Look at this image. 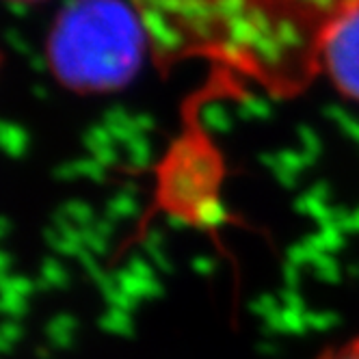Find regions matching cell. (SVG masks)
Segmentation results:
<instances>
[{
	"mask_svg": "<svg viewBox=\"0 0 359 359\" xmlns=\"http://www.w3.org/2000/svg\"><path fill=\"white\" fill-rule=\"evenodd\" d=\"M158 35L277 91L299 89L359 0H143Z\"/></svg>",
	"mask_w": 359,
	"mask_h": 359,
	"instance_id": "1",
	"label": "cell"
},
{
	"mask_svg": "<svg viewBox=\"0 0 359 359\" xmlns=\"http://www.w3.org/2000/svg\"><path fill=\"white\" fill-rule=\"evenodd\" d=\"M143 31L119 0H74L48 37V61L57 79L81 93L119 89L143 57Z\"/></svg>",
	"mask_w": 359,
	"mask_h": 359,
	"instance_id": "2",
	"label": "cell"
},
{
	"mask_svg": "<svg viewBox=\"0 0 359 359\" xmlns=\"http://www.w3.org/2000/svg\"><path fill=\"white\" fill-rule=\"evenodd\" d=\"M323 63L338 89L359 100V9L346 15L329 35Z\"/></svg>",
	"mask_w": 359,
	"mask_h": 359,
	"instance_id": "3",
	"label": "cell"
},
{
	"mask_svg": "<svg viewBox=\"0 0 359 359\" xmlns=\"http://www.w3.org/2000/svg\"><path fill=\"white\" fill-rule=\"evenodd\" d=\"M316 359H359V338H351L338 346H333Z\"/></svg>",
	"mask_w": 359,
	"mask_h": 359,
	"instance_id": "4",
	"label": "cell"
}]
</instances>
